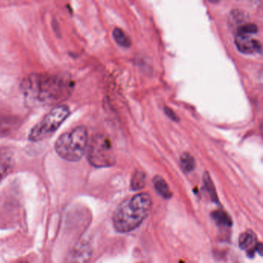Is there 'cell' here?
I'll return each instance as SVG.
<instances>
[{
  "mask_svg": "<svg viewBox=\"0 0 263 263\" xmlns=\"http://www.w3.org/2000/svg\"><path fill=\"white\" fill-rule=\"evenodd\" d=\"M73 90L71 80L59 75L33 73L21 84L24 99L31 106L60 105L70 98Z\"/></svg>",
  "mask_w": 263,
  "mask_h": 263,
  "instance_id": "obj_1",
  "label": "cell"
},
{
  "mask_svg": "<svg viewBox=\"0 0 263 263\" xmlns=\"http://www.w3.org/2000/svg\"><path fill=\"white\" fill-rule=\"evenodd\" d=\"M152 201L150 195L138 194L118 205L113 216L115 229L119 232H128L138 228L150 213Z\"/></svg>",
  "mask_w": 263,
  "mask_h": 263,
  "instance_id": "obj_2",
  "label": "cell"
},
{
  "mask_svg": "<svg viewBox=\"0 0 263 263\" xmlns=\"http://www.w3.org/2000/svg\"><path fill=\"white\" fill-rule=\"evenodd\" d=\"M88 144V134L84 126H78L61 135L55 143V151L66 161H80L85 154Z\"/></svg>",
  "mask_w": 263,
  "mask_h": 263,
  "instance_id": "obj_3",
  "label": "cell"
},
{
  "mask_svg": "<svg viewBox=\"0 0 263 263\" xmlns=\"http://www.w3.org/2000/svg\"><path fill=\"white\" fill-rule=\"evenodd\" d=\"M70 115V108L58 105L47 113L30 130L29 139L32 141H44L51 137Z\"/></svg>",
  "mask_w": 263,
  "mask_h": 263,
  "instance_id": "obj_4",
  "label": "cell"
},
{
  "mask_svg": "<svg viewBox=\"0 0 263 263\" xmlns=\"http://www.w3.org/2000/svg\"><path fill=\"white\" fill-rule=\"evenodd\" d=\"M87 159L96 167H107L115 165L116 157L110 139L105 135H95L87 151Z\"/></svg>",
  "mask_w": 263,
  "mask_h": 263,
  "instance_id": "obj_5",
  "label": "cell"
},
{
  "mask_svg": "<svg viewBox=\"0 0 263 263\" xmlns=\"http://www.w3.org/2000/svg\"><path fill=\"white\" fill-rule=\"evenodd\" d=\"M235 46L244 54L261 53V45L259 41L250 36L237 34L235 38Z\"/></svg>",
  "mask_w": 263,
  "mask_h": 263,
  "instance_id": "obj_6",
  "label": "cell"
},
{
  "mask_svg": "<svg viewBox=\"0 0 263 263\" xmlns=\"http://www.w3.org/2000/svg\"><path fill=\"white\" fill-rule=\"evenodd\" d=\"M91 255V249L89 245L81 244L73 249L69 263H87Z\"/></svg>",
  "mask_w": 263,
  "mask_h": 263,
  "instance_id": "obj_7",
  "label": "cell"
},
{
  "mask_svg": "<svg viewBox=\"0 0 263 263\" xmlns=\"http://www.w3.org/2000/svg\"><path fill=\"white\" fill-rule=\"evenodd\" d=\"M153 181L155 189L159 195L164 198H170L172 197V192L164 178L157 175L154 178Z\"/></svg>",
  "mask_w": 263,
  "mask_h": 263,
  "instance_id": "obj_8",
  "label": "cell"
},
{
  "mask_svg": "<svg viewBox=\"0 0 263 263\" xmlns=\"http://www.w3.org/2000/svg\"><path fill=\"white\" fill-rule=\"evenodd\" d=\"M11 155L6 149H0V179L7 173L11 164Z\"/></svg>",
  "mask_w": 263,
  "mask_h": 263,
  "instance_id": "obj_9",
  "label": "cell"
},
{
  "mask_svg": "<svg viewBox=\"0 0 263 263\" xmlns=\"http://www.w3.org/2000/svg\"><path fill=\"white\" fill-rule=\"evenodd\" d=\"M255 242H256V236L252 231L241 234L239 241H238L240 248L244 250L250 249L255 244Z\"/></svg>",
  "mask_w": 263,
  "mask_h": 263,
  "instance_id": "obj_10",
  "label": "cell"
},
{
  "mask_svg": "<svg viewBox=\"0 0 263 263\" xmlns=\"http://www.w3.org/2000/svg\"><path fill=\"white\" fill-rule=\"evenodd\" d=\"M113 36L117 44H119L121 47L127 48L132 46V40L124 33L121 29L115 28L113 31Z\"/></svg>",
  "mask_w": 263,
  "mask_h": 263,
  "instance_id": "obj_11",
  "label": "cell"
},
{
  "mask_svg": "<svg viewBox=\"0 0 263 263\" xmlns=\"http://www.w3.org/2000/svg\"><path fill=\"white\" fill-rule=\"evenodd\" d=\"M180 162H181V166L184 172H191L195 169V159L189 153L182 154Z\"/></svg>",
  "mask_w": 263,
  "mask_h": 263,
  "instance_id": "obj_12",
  "label": "cell"
},
{
  "mask_svg": "<svg viewBox=\"0 0 263 263\" xmlns=\"http://www.w3.org/2000/svg\"><path fill=\"white\" fill-rule=\"evenodd\" d=\"M132 189L133 190H140L145 185V175L142 172L137 171L133 175L132 179Z\"/></svg>",
  "mask_w": 263,
  "mask_h": 263,
  "instance_id": "obj_13",
  "label": "cell"
},
{
  "mask_svg": "<svg viewBox=\"0 0 263 263\" xmlns=\"http://www.w3.org/2000/svg\"><path fill=\"white\" fill-rule=\"evenodd\" d=\"M258 27L255 24H246L238 27L237 34L250 36L251 34H255L258 33Z\"/></svg>",
  "mask_w": 263,
  "mask_h": 263,
  "instance_id": "obj_14",
  "label": "cell"
},
{
  "mask_svg": "<svg viewBox=\"0 0 263 263\" xmlns=\"http://www.w3.org/2000/svg\"><path fill=\"white\" fill-rule=\"evenodd\" d=\"M204 184L207 189L209 195L212 197L214 201H218L216 193H215V187H214L213 183H212V178L209 175V172H205L204 175Z\"/></svg>",
  "mask_w": 263,
  "mask_h": 263,
  "instance_id": "obj_15",
  "label": "cell"
},
{
  "mask_svg": "<svg viewBox=\"0 0 263 263\" xmlns=\"http://www.w3.org/2000/svg\"><path fill=\"white\" fill-rule=\"evenodd\" d=\"M213 218L218 224L223 226H230L231 220L224 212H215L213 214Z\"/></svg>",
  "mask_w": 263,
  "mask_h": 263,
  "instance_id": "obj_16",
  "label": "cell"
},
{
  "mask_svg": "<svg viewBox=\"0 0 263 263\" xmlns=\"http://www.w3.org/2000/svg\"><path fill=\"white\" fill-rule=\"evenodd\" d=\"M164 113L165 115L170 118L172 121H175V122H178L179 121V118H178V115L172 110V109L169 108V107H165L164 109Z\"/></svg>",
  "mask_w": 263,
  "mask_h": 263,
  "instance_id": "obj_17",
  "label": "cell"
},
{
  "mask_svg": "<svg viewBox=\"0 0 263 263\" xmlns=\"http://www.w3.org/2000/svg\"><path fill=\"white\" fill-rule=\"evenodd\" d=\"M24 263H25V262H24Z\"/></svg>",
  "mask_w": 263,
  "mask_h": 263,
  "instance_id": "obj_18",
  "label": "cell"
}]
</instances>
